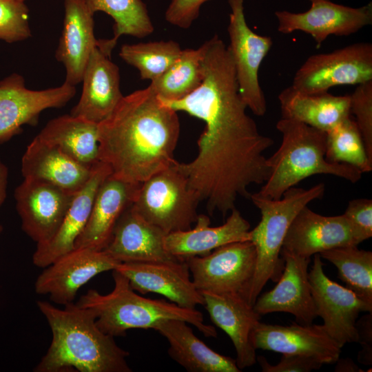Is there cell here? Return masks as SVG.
Listing matches in <instances>:
<instances>
[{"label": "cell", "mask_w": 372, "mask_h": 372, "mask_svg": "<svg viewBox=\"0 0 372 372\" xmlns=\"http://www.w3.org/2000/svg\"><path fill=\"white\" fill-rule=\"evenodd\" d=\"M63 30L56 59L65 68V82L76 86L82 81L87 63L97 39L94 33V14L85 0H64Z\"/></svg>", "instance_id": "25"}, {"label": "cell", "mask_w": 372, "mask_h": 372, "mask_svg": "<svg viewBox=\"0 0 372 372\" xmlns=\"http://www.w3.org/2000/svg\"><path fill=\"white\" fill-rule=\"evenodd\" d=\"M52 332L50 345L35 372H131L128 351L97 326L93 311L70 302L59 309L37 302Z\"/></svg>", "instance_id": "2"}, {"label": "cell", "mask_w": 372, "mask_h": 372, "mask_svg": "<svg viewBox=\"0 0 372 372\" xmlns=\"http://www.w3.org/2000/svg\"><path fill=\"white\" fill-rule=\"evenodd\" d=\"M188 322L175 319L158 322L153 329L167 339V353L189 372H240L236 360L221 355L207 346L194 333Z\"/></svg>", "instance_id": "27"}, {"label": "cell", "mask_w": 372, "mask_h": 372, "mask_svg": "<svg viewBox=\"0 0 372 372\" xmlns=\"http://www.w3.org/2000/svg\"><path fill=\"white\" fill-rule=\"evenodd\" d=\"M92 167H87L38 136L27 146L21 158L25 179L40 180L76 193L88 180Z\"/></svg>", "instance_id": "26"}, {"label": "cell", "mask_w": 372, "mask_h": 372, "mask_svg": "<svg viewBox=\"0 0 372 372\" xmlns=\"http://www.w3.org/2000/svg\"><path fill=\"white\" fill-rule=\"evenodd\" d=\"M23 1H25V0H23Z\"/></svg>", "instance_id": "44"}, {"label": "cell", "mask_w": 372, "mask_h": 372, "mask_svg": "<svg viewBox=\"0 0 372 372\" xmlns=\"http://www.w3.org/2000/svg\"><path fill=\"white\" fill-rule=\"evenodd\" d=\"M324 192V184L319 183L307 189L293 187L277 200L251 194L249 198L260 210L261 219L249 233L256 262L254 276L241 296L248 303L254 304L269 280L278 281L284 269L281 250L291 223L303 207L321 198Z\"/></svg>", "instance_id": "5"}, {"label": "cell", "mask_w": 372, "mask_h": 372, "mask_svg": "<svg viewBox=\"0 0 372 372\" xmlns=\"http://www.w3.org/2000/svg\"><path fill=\"white\" fill-rule=\"evenodd\" d=\"M344 216L369 238L372 236V200L357 198L349 202Z\"/></svg>", "instance_id": "39"}, {"label": "cell", "mask_w": 372, "mask_h": 372, "mask_svg": "<svg viewBox=\"0 0 372 372\" xmlns=\"http://www.w3.org/2000/svg\"><path fill=\"white\" fill-rule=\"evenodd\" d=\"M281 118L304 123L327 132L351 116L350 95L328 92L305 93L286 87L278 96Z\"/></svg>", "instance_id": "28"}, {"label": "cell", "mask_w": 372, "mask_h": 372, "mask_svg": "<svg viewBox=\"0 0 372 372\" xmlns=\"http://www.w3.org/2000/svg\"><path fill=\"white\" fill-rule=\"evenodd\" d=\"M98 129L99 161L119 179L141 183L177 162V112L164 105L150 85L123 96Z\"/></svg>", "instance_id": "1"}, {"label": "cell", "mask_w": 372, "mask_h": 372, "mask_svg": "<svg viewBox=\"0 0 372 372\" xmlns=\"http://www.w3.org/2000/svg\"><path fill=\"white\" fill-rule=\"evenodd\" d=\"M94 14L102 11L114 20V36L110 39L97 40V46L111 56L118 39L122 35L144 38L154 31L145 3L142 0H85Z\"/></svg>", "instance_id": "30"}, {"label": "cell", "mask_w": 372, "mask_h": 372, "mask_svg": "<svg viewBox=\"0 0 372 372\" xmlns=\"http://www.w3.org/2000/svg\"><path fill=\"white\" fill-rule=\"evenodd\" d=\"M369 81H372V44L358 42L310 56L295 73L291 86L313 94Z\"/></svg>", "instance_id": "7"}, {"label": "cell", "mask_w": 372, "mask_h": 372, "mask_svg": "<svg viewBox=\"0 0 372 372\" xmlns=\"http://www.w3.org/2000/svg\"><path fill=\"white\" fill-rule=\"evenodd\" d=\"M311 292L318 316L328 334L342 348L358 342L356 321L362 311L372 312V306L353 291L330 280L323 270L320 254H315L309 272Z\"/></svg>", "instance_id": "11"}, {"label": "cell", "mask_w": 372, "mask_h": 372, "mask_svg": "<svg viewBox=\"0 0 372 372\" xmlns=\"http://www.w3.org/2000/svg\"><path fill=\"white\" fill-rule=\"evenodd\" d=\"M76 92L75 86L66 82L43 90H30L17 73L0 81V144L19 134L23 125H37L43 110L64 107Z\"/></svg>", "instance_id": "10"}, {"label": "cell", "mask_w": 372, "mask_h": 372, "mask_svg": "<svg viewBox=\"0 0 372 372\" xmlns=\"http://www.w3.org/2000/svg\"><path fill=\"white\" fill-rule=\"evenodd\" d=\"M310 8L303 12L276 11L278 31L309 34L319 46L331 35L348 37L372 24V3L352 8L330 0H308Z\"/></svg>", "instance_id": "12"}, {"label": "cell", "mask_w": 372, "mask_h": 372, "mask_svg": "<svg viewBox=\"0 0 372 372\" xmlns=\"http://www.w3.org/2000/svg\"><path fill=\"white\" fill-rule=\"evenodd\" d=\"M195 223L193 228L165 236L164 247L176 258L203 256L221 246L250 240V224L236 208L222 225L210 227V219L205 214L198 215Z\"/></svg>", "instance_id": "23"}, {"label": "cell", "mask_w": 372, "mask_h": 372, "mask_svg": "<svg viewBox=\"0 0 372 372\" xmlns=\"http://www.w3.org/2000/svg\"><path fill=\"white\" fill-rule=\"evenodd\" d=\"M338 269L346 287L372 306V252L358 245L340 247L320 254Z\"/></svg>", "instance_id": "31"}, {"label": "cell", "mask_w": 372, "mask_h": 372, "mask_svg": "<svg viewBox=\"0 0 372 372\" xmlns=\"http://www.w3.org/2000/svg\"><path fill=\"white\" fill-rule=\"evenodd\" d=\"M182 49L172 40L123 44L120 57L136 68L143 80L151 81L164 73L179 57Z\"/></svg>", "instance_id": "33"}, {"label": "cell", "mask_w": 372, "mask_h": 372, "mask_svg": "<svg viewBox=\"0 0 372 372\" xmlns=\"http://www.w3.org/2000/svg\"><path fill=\"white\" fill-rule=\"evenodd\" d=\"M201 293L212 322L227 334L234 346L238 367L242 370L254 365L256 355L251 335L260 315L240 294Z\"/></svg>", "instance_id": "22"}, {"label": "cell", "mask_w": 372, "mask_h": 372, "mask_svg": "<svg viewBox=\"0 0 372 372\" xmlns=\"http://www.w3.org/2000/svg\"><path fill=\"white\" fill-rule=\"evenodd\" d=\"M202 50H182L177 60L161 76L151 81L150 87L163 100L175 101L194 92L203 80Z\"/></svg>", "instance_id": "32"}, {"label": "cell", "mask_w": 372, "mask_h": 372, "mask_svg": "<svg viewBox=\"0 0 372 372\" xmlns=\"http://www.w3.org/2000/svg\"><path fill=\"white\" fill-rule=\"evenodd\" d=\"M141 183L119 179L112 174L100 185L87 223L74 248L104 250L123 212L134 203Z\"/></svg>", "instance_id": "20"}, {"label": "cell", "mask_w": 372, "mask_h": 372, "mask_svg": "<svg viewBox=\"0 0 372 372\" xmlns=\"http://www.w3.org/2000/svg\"><path fill=\"white\" fill-rule=\"evenodd\" d=\"M358 342L362 346L358 354L359 362L369 365L372 364V314L364 315L356 321Z\"/></svg>", "instance_id": "40"}, {"label": "cell", "mask_w": 372, "mask_h": 372, "mask_svg": "<svg viewBox=\"0 0 372 372\" xmlns=\"http://www.w3.org/2000/svg\"><path fill=\"white\" fill-rule=\"evenodd\" d=\"M350 113L354 115L368 156L372 160V81L358 85L350 95Z\"/></svg>", "instance_id": "36"}, {"label": "cell", "mask_w": 372, "mask_h": 372, "mask_svg": "<svg viewBox=\"0 0 372 372\" xmlns=\"http://www.w3.org/2000/svg\"><path fill=\"white\" fill-rule=\"evenodd\" d=\"M366 239L344 214L325 216L305 206L291 223L282 249L310 258L334 248L358 245Z\"/></svg>", "instance_id": "15"}, {"label": "cell", "mask_w": 372, "mask_h": 372, "mask_svg": "<svg viewBox=\"0 0 372 372\" xmlns=\"http://www.w3.org/2000/svg\"><path fill=\"white\" fill-rule=\"evenodd\" d=\"M81 97L70 114L100 123L114 111L123 97L118 67L97 45L93 49L82 81Z\"/></svg>", "instance_id": "19"}, {"label": "cell", "mask_w": 372, "mask_h": 372, "mask_svg": "<svg viewBox=\"0 0 372 372\" xmlns=\"http://www.w3.org/2000/svg\"><path fill=\"white\" fill-rule=\"evenodd\" d=\"M111 174L109 165L101 161L92 167L90 178L75 193L56 233L46 242L37 245L32 256L36 267L45 268L74 249L75 242L87 223L97 190Z\"/></svg>", "instance_id": "21"}, {"label": "cell", "mask_w": 372, "mask_h": 372, "mask_svg": "<svg viewBox=\"0 0 372 372\" xmlns=\"http://www.w3.org/2000/svg\"><path fill=\"white\" fill-rule=\"evenodd\" d=\"M192 280L200 291L242 296L255 271L256 251L250 240L221 246L203 256L185 260Z\"/></svg>", "instance_id": "9"}, {"label": "cell", "mask_w": 372, "mask_h": 372, "mask_svg": "<svg viewBox=\"0 0 372 372\" xmlns=\"http://www.w3.org/2000/svg\"><path fill=\"white\" fill-rule=\"evenodd\" d=\"M227 1L231 9L228 48L234 62L239 92L247 108L255 115L262 116L267 112V102L258 72L273 41L271 37L258 34L249 27L244 13V0Z\"/></svg>", "instance_id": "8"}, {"label": "cell", "mask_w": 372, "mask_h": 372, "mask_svg": "<svg viewBox=\"0 0 372 372\" xmlns=\"http://www.w3.org/2000/svg\"><path fill=\"white\" fill-rule=\"evenodd\" d=\"M210 0H172L165 13V20L183 29L189 28L198 17L201 6Z\"/></svg>", "instance_id": "37"}, {"label": "cell", "mask_w": 372, "mask_h": 372, "mask_svg": "<svg viewBox=\"0 0 372 372\" xmlns=\"http://www.w3.org/2000/svg\"><path fill=\"white\" fill-rule=\"evenodd\" d=\"M251 341L256 350L304 355L322 364L335 362L342 349L323 324L313 323L282 326L260 322L251 333Z\"/></svg>", "instance_id": "18"}, {"label": "cell", "mask_w": 372, "mask_h": 372, "mask_svg": "<svg viewBox=\"0 0 372 372\" xmlns=\"http://www.w3.org/2000/svg\"><path fill=\"white\" fill-rule=\"evenodd\" d=\"M8 172V167L0 159V208L6 198Z\"/></svg>", "instance_id": "41"}, {"label": "cell", "mask_w": 372, "mask_h": 372, "mask_svg": "<svg viewBox=\"0 0 372 372\" xmlns=\"http://www.w3.org/2000/svg\"><path fill=\"white\" fill-rule=\"evenodd\" d=\"M112 277L114 288L110 293L102 294L89 289L76 302L93 311L97 326L105 333L114 338L125 336L129 329H154L161 320L175 319L194 325L205 337L217 336L215 327L205 324L203 313L196 309L144 298L136 293L119 272L112 270Z\"/></svg>", "instance_id": "4"}, {"label": "cell", "mask_w": 372, "mask_h": 372, "mask_svg": "<svg viewBox=\"0 0 372 372\" xmlns=\"http://www.w3.org/2000/svg\"><path fill=\"white\" fill-rule=\"evenodd\" d=\"M326 133L325 158L328 161L350 165L362 173L372 170V160L351 116Z\"/></svg>", "instance_id": "34"}, {"label": "cell", "mask_w": 372, "mask_h": 372, "mask_svg": "<svg viewBox=\"0 0 372 372\" xmlns=\"http://www.w3.org/2000/svg\"><path fill=\"white\" fill-rule=\"evenodd\" d=\"M28 12L25 1L0 0V39L14 43L30 37Z\"/></svg>", "instance_id": "35"}, {"label": "cell", "mask_w": 372, "mask_h": 372, "mask_svg": "<svg viewBox=\"0 0 372 372\" xmlns=\"http://www.w3.org/2000/svg\"><path fill=\"white\" fill-rule=\"evenodd\" d=\"M284 269L271 290L258 296L253 305L260 316L285 312L294 316L297 323L311 324L318 317L311 292L308 267L310 258L281 250Z\"/></svg>", "instance_id": "17"}, {"label": "cell", "mask_w": 372, "mask_h": 372, "mask_svg": "<svg viewBox=\"0 0 372 372\" xmlns=\"http://www.w3.org/2000/svg\"><path fill=\"white\" fill-rule=\"evenodd\" d=\"M335 371L337 372L363 371L351 359L338 360Z\"/></svg>", "instance_id": "42"}, {"label": "cell", "mask_w": 372, "mask_h": 372, "mask_svg": "<svg viewBox=\"0 0 372 372\" xmlns=\"http://www.w3.org/2000/svg\"><path fill=\"white\" fill-rule=\"evenodd\" d=\"M118 262L104 250L74 248L61 256L37 277L35 292L48 295L56 304L72 302L78 291L98 274L114 270Z\"/></svg>", "instance_id": "13"}, {"label": "cell", "mask_w": 372, "mask_h": 372, "mask_svg": "<svg viewBox=\"0 0 372 372\" xmlns=\"http://www.w3.org/2000/svg\"><path fill=\"white\" fill-rule=\"evenodd\" d=\"M98 125L66 114L51 119L37 136L77 162L92 167L99 162Z\"/></svg>", "instance_id": "29"}, {"label": "cell", "mask_w": 372, "mask_h": 372, "mask_svg": "<svg viewBox=\"0 0 372 372\" xmlns=\"http://www.w3.org/2000/svg\"><path fill=\"white\" fill-rule=\"evenodd\" d=\"M177 164L141 183L131 205L135 212L166 234L192 228L201 201Z\"/></svg>", "instance_id": "6"}, {"label": "cell", "mask_w": 372, "mask_h": 372, "mask_svg": "<svg viewBox=\"0 0 372 372\" xmlns=\"http://www.w3.org/2000/svg\"><path fill=\"white\" fill-rule=\"evenodd\" d=\"M3 231V226L0 224V235Z\"/></svg>", "instance_id": "43"}, {"label": "cell", "mask_w": 372, "mask_h": 372, "mask_svg": "<svg viewBox=\"0 0 372 372\" xmlns=\"http://www.w3.org/2000/svg\"><path fill=\"white\" fill-rule=\"evenodd\" d=\"M263 372H309L318 370L323 365L315 359L294 354H282L280 361L270 364L264 356L256 357Z\"/></svg>", "instance_id": "38"}, {"label": "cell", "mask_w": 372, "mask_h": 372, "mask_svg": "<svg viewBox=\"0 0 372 372\" xmlns=\"http://www.w3.org/2000/svg\"><path fill=\"white\" fill-rule=\"evenodd\" d=\"M167 234L128 207L121 215L104 251L118 262L178 260L164 247Z\"/></svg>", "instance_id": "24"}, {"label": "cell", "mask_w": 372, "mask_h": 372, "mask_svg": "<svg viewBox=\"0 0 372 372\" xmlns=\"http://www.w3.org/2000/svg\"><path fill=\"white\" fill-rule=\"evenodd\" d=\"M276 127L282 134V142L276 152L267 158L269 173L256 192L259 196L280 199L287 189L317 174L333 175L352 183L360 180L362 173L356 167L326 159L325 132L283 118Z\"/></svg>", "instance_id": "3"}, {"label": "cell", "mask_w": 372, "mask_h": 372, "mask_svg": "<svg viewBox=\"0 0 372 372\" xmlns=\"http://www.w3.org/2000/svg\"><path fill=\"white\" fill-rule=\"evenodd\" d=\"M114 270L124 276L131 287L142 294H161L185 308L204 305L203 296L195 287L185 260L120 262Z\"/></svg>", "instance_id": "16"}, {"label": "cell", "mask_w": 372, "mask_h": 372, "mask_svg": "<svg viewBox=\"0 0 372 372\" xmlns=\"http://www.w3.org/2000/svg\"><path fill=\"white\" fill-rule=\"evenodd\" d=\"M74 194L48 182L24 178L14 192L22 230L37 245L48 241L61 225Z\"/></svg>", "instance_id": "14"}]
</instances>
